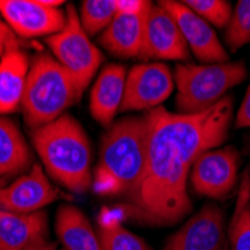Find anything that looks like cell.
I'll return each instance as SVG.
<instances>
[{"mask_svg":"<svg viewBox=\"0 0 250 250\" xmlns=\"http://www.w3.org/2000/svg\"><path fill=\"white\" fill-rule=\"evenodd\" d=\"M234 114L231 96L214 106L180 114L162 106L147 111V156L138 185L126 195L122 210L146 225L169 226L189 214L190 169L196 159L228 138Z\"/></svg>","mask_w":250,"mask_h":250,"instance_id":"obj_1","label":"cell"},{"mask_svg":"<svg viewBox=\"0 0 250 250\" xmlns=\"http://www.w3.org/2000/svg\"><path fill=\"white\" fill-rule=\"evenodd\" d=\"M30 135L42 168L54 183L72 193H85L92 188V147L78 120L63 114Z\"/></svg>","mask_w":250,"mask_h":250,"instance_id":"obj_2","label":"cell"},{"mask_svg":"<svg viewBox=\"0 0 250 250\" xmlns=\"http://www.w3.org/2000/svg\"><path fill=\"white\" fill-rule=\"evenodd\" d=\"M147 156V123L144 116L125 117L104 135L93 190L99 196H126L138 185Z\"/></svg>","mask_w":250,"mask_h":250,"instance_id":"obj_3","label":"cell"},{"mask_svg":"<svg viewBox=\"0 0 250 250\" xmlns=\"http://www.w3.org/2000/svg\"><path fill=\"white\" fill-rule=\"evenodd\" d=\"M80 101L74 78L51 54H38L30 62L21 101L26 125L33 130L48 125Z\"/></svg>","mask_w":250,"mask_h":250,"instance_id":"obj_4","label":"cell"},{"mask_svg":"<svg viewBox=\"0 0 250 250\" xmlns=\"http://www.w3.org/2000/svg\"><path fill=\"white\" fill-rule=\"evenodd\" d=\"M247 77L243 62L211 64H177L174 83L177 85L175 106L180 114H196L214 106L229 90Z\"/></svg>","mask_w":250,"mask_h":250,"instance_id":"obj_5","label":"cell"},{"mask_svg":"<svg viewBox=\"0 0 250 250\" xmlns=\"http://www.w3.org/2000/svg\"><path fill=\"white\" fill-rule=\"evenodd\" d=\"M47 45L53 57L74 78L81 98L99 69L102 53L84 32L74 5H66V26L62 32L47 38Z\"/></svg>","mask_w":250,"mask_h":250,"instance_id":"obj_6","label":"cell"},{"mask_svg":"<svg viewBox=\"0 0 250 250\" xmlns=\"http://www.w3.org/2000/svg\"><path fill=\"white\" fill-rule=\"evenodd\" d=\"M238 167L240 154L232 146L202 153L190 169L192 189L207 198L220 199L228 196L237 186Z\"/></svg>","mask_w":250,"mask_h":250,"instance_id":"obj_7","label":"cell"},{"mask_svg":"<svg viewBox=\"0 0 250 250\" xmlns=\"http://www.w3.org/2000/svg\"><path fill=\"white\" fill-rule=\"evenodd\" d=\"M174 90V75L161 62L135 64L127 72L120 111H150L165 102Z\"/></svg>","mask_w":250,"mask_h":250,"instance_id":"obj_8","label":"cell"},{"mask_svg":"<svg viewBox=\"0 0 250 250\" xmlns=\"http://www.w3.org/2000/svg\"><path fill=\"white\" fill-rule=\"evenodd\" d=\"M0 15L18 38L53 36L66 26V11L41 0H0Z\"/></svg>","mask_w":250,"mask_h":250,"instance_id":"obj_9","label":"cell"},{"mask_svg":"<svg viewBox=\"0 0 250 250\" xmlns=\"http://www.w3.org/2000/svg\"><path fill=\"white\" fill-rule=\"evenodd\" d=\"M62 192L53 185L42 165L35 164L27 174H21L8 186L0 188V210L30 214L59 199Z\"/></svg>","mask_w":250,"mask_h":250,"instance_id":"obj_10","label":"cell"},{"mask_svg":"<svg viewBox=\"0 0 250 250\" xmlns=\"http://www.w3.org/2000/svg\"><path fill=\"white\" fill-rule=\"evenodd\" d=\"M164 6L177 21L189 50L204 64L228 62V53L222 45L217 33L206 20L196 15L189 6L177 0H162Z\"/></svg>","mask_w":250,"mask_h":250,"instance_id":"obj_11","label":"cell"},{"mask_svg":"<svg viewBox=\"0 0 250 250\" xmlns=\"http://www.w3.org/2000/svg\"><path fill=\"white\" fill-rule=\"evenodd\" d=\"M189 47L174 17L161 5H151L147 20L140 59L144 60H186Z\"/></svg>","mask_w":250,"mask_h":250,"instance_id":"obj_12","label":"cell"},{"mask_svg":"<svg viewBox=\"0 0 250 250\" xmlns=\"http://www.w3.org/2000/svg\"><path fill=\"white\" fill-rule=\"evenodd\" d=\"M225 217L216 204H206L168 241L165 250H223Z\"/></svg>","mask_w":250,"mask_h":250,"instance_id":"obj_13","label":"cell"},{"mask_svg":"<svg viewBox=\"0 0 250 250\" xmlns=\"http://www.w3.org/2000/svg\"><path fill=\"white\" fill-rule=\"evenodd\" d=\"M126 77L127 72L123 64L109 63L104 66L95 81L90 93V112L102 126L111 127L122 108Z\"/></svg>","mask_w":250,"mask_h":250,"instance_id":"obj_14","label":"cell"},{"mask_svg":"<svg viewBox=\"0 0 250 250\" xmlns=\"http://www.w3.org/2000/svg\"><path fill=\"white\" fill-rule=\"evenodd\" d=\"M150 8L141 14H117L106 30L99 35V43L112 56L122 59L140 57Z\"/></svg>","mask_w":250,"mask_h":250,"instance_id":"obj_15","label":"cell"},{"mask_svg":"<svg viewBox=\"0 0 250 250\" xmlns=\"http://www.w3.org/2000/svg\"><path fill=\"white\" fill-rule=\"evenodd\" d=\"M47 235L48 216L43 211L21 214L0 210V250H26Z\"/></svg>","mask_w":250,"mask_h":250,"instance_id":"obj_16","label":"cell"},{"mask_svg":"<svg viewBox=\"0 0 250 250\" xmlns=\"http://www.w3.org/2000/svg\"><path fill=\"white\" fill-rule=\"evenodd\" d=\"M29 69V56L21 50H12L0 59V116L21 106Z\"/></svg>","mask_w":250,"mask_h":250,"instance_id":"obj_17","label":"cell"},{"mask_svg":"<svg viewBox=\"0 0 250 250\" xmlns=\"http://www.w3.org/2000/svg\"><path fill=\"white\" fill-rule=\"evenodd\" d=\"M56 234L64 250H102L98 232L75 206H60L56 213Z\"/></svg>","mask_w":250,"mask_h":250,"instance_id":"obj_18","label":"cell"},{"mask_svg":"<svg viewBox=\"0 0 250 250\" xmlns=\"http://www.w3.org/2000/svg\"><path fill=\"white\" fill-rule=\"evenodd\" d=\"M32 168V151L18 126L0 116V181Z\"/></svg>","mask_w":250,"mask_h":250,"instance_id":"obj_19","label":"cell"},{"mask_svg":"<svg viewBox=\"0 0 250 250\" xmlns=\"http://www.w3.org/2000/svg\"><path fill=\"white\" fill-rule=\"evenodd\" d=\"M98 220V237L102 250H150V246L141 237L126 229L117 217L111 216L106 207L101 211Z\"/></svg>","mask_w":250,"mask_h":250,"instance_id":"obj_20","label":"cell"},{"mask_svg":"<svg viewBox=\"0 0 250 250\" xmlns=\"http://www.w3.org/2000/svg\"><path fill=\"white\" fill-rule=\"evenodd\" d=\"M228 250H250V180L246 172L229 228Z\"/></svg>","mask_w":250,"mask_h":250,"instance_id":"obj_21","label":"cell"},{"mask_svg":"<svg viewBox=\"0 0 250 250\" xmlns=\"http://www.w3.org/2000/svg\"><path fill=\"white\" fill-rule=\"evenodd\" d=\"M117 14V0H84L78 17L84 32L95 36L105 32Z\"/></svg>","mask_w":250,"mask_h":250,"instance_id":"obj_22","label":"cell"},{"mask_svg":"<svg viewBox=\"0 0 250 250\" xmlns=\"http://www.w3.org/2000/svg\"><path fill=\"white\" fill-rule=\"evenodd\" d=\"M225 42L231 51L250 43V0H240L235 3L232 17L225 29Z\"/></svg>","mask_w":250,"mask_h":250,"instance_id":"obj_23","label":"cell"},{"mask_svg":"<svg viewBox=\"0 0 250 250\" xmlns=\"http://www.w3.org/2000/svg\"><path fill=\"white\" fill-rule=\"evenodd\" d=\"M196 15L217 29H226L232 17V5L226 0H186L183 2Z\"/></svg>","mask_w":250,"mask_h":250,"instance_id":"obj_24","label":"cell"},{"mask_svg":"<svg viewBox=\"0 0 250 250\" xmlns=\"http://www.w3.org/2000/svg\"><path fill=\"white\" fill-rule=\"evenodd\" d=\"M12 50H20V38L0 17V59Z\"/></svg>","mask_w":250,"mask_h":250,"instance_id":"obj_25","label":"cell"},{"mask_svg":"<svg viewBox=\"0 0 250 250\" xmlns=\"http://www.w3.org/2000/svg\"><path fill=\"white\" fill-rule=\"evenodd\" d=\"M151 5L147 0H117V11L119 14H141Z\"/></svg>","mask_w":250,"mask_h":250,"instance_id":"obj_26","label":"cell"},{"mask_svg":"<svg viewBox=\"0 0 250 250\" xmlns=\"http://www.w3.org/2000/svg\"><path fill=\"white\" fill-rule=\"evenodd\" d=\"M235 126L238 129L250 127V85L246 90V95L235 116Z\"/></svg>","mask_w":250,"mask_h":250,"instance_id":"obj_27","label":"cell"},{"mask_svg":"<svg viewBox=\"0 0 250 250\" xmlns=\"http://www.w3.org/2000/svg\"><path fill=\"white\" fill-rule=\"evenodd\" d=\"M26 250H56V244L50 243L47 240H43V241H39V243L33 244L32 247H29Z\"/></svg>","mask_w":250,"mask_h":250,"instance_id":"obj_28","label":"cell"},{"mask_svg":"<svg viewBox=\"0 0 250 250\" xmlns=\"http://www.w3.org/2000/svg\"><path fill=\"white\" fill-rule=\"evenodd\" d=\"M0 188H2V181H0Z\"/></svg>","mask_w":250,"mask_h":250,"instance_id":"obj_29","label":"cell"},{"mask_svg":"<svg viewBox=\"0 0 250 250\" xmlns=\"http://www.w3.org/2000/svg\"><path fill=\"white\" fill-rule=\"evenodd\" d=\"M223 250H228V247H225V249H223Z\"/></svg>","mask_w":250,"mask_h":250,"instance_id":"obj_30","label":"cell"},{"mask_svg":"<svg viewBox=\"0 0 250 250\" xmlns=\"http://www.w3.org/2000/svg\"><path fill=\"white\" fill-rule=\"evenodd\" d=\"M62 250H64V249H62Z\"/></svg>","mask_w":250,"mask_h":250,"instance_id":"obj_31","label":"cell"}]
</instances>
